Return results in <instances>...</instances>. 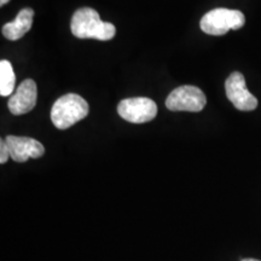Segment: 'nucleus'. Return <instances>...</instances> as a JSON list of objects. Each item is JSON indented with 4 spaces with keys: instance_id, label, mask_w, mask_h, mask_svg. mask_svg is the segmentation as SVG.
I'll return each instance as SVG.
<instances>
[{
    "instance_id": "nucleus-11",
    "label": "nucleus",
    "mask_w": 261,
    "mask_h": 261,
    "mask_svg": "<svg viewBox=\"0 0 261 261\" xmlns=\"http://www.w3.org/2000/svg\"><path fill=\"white\" fill-rule=\"evenodd\" d=\"M9 158H11V156H10V151L8 145H6V142L5 140H0V163L4 165V163L8 162Z\"/></svg>"
},
{
    "instance_id": "nucleus-3",
    "label": "nucleus",
    "mask_w": 261,
    "mask_h": 261,
    "mask_svg": "<svg viewBox=\"0 0 261 261\" xmlns=\"http://www.w3.org/2000/svg\"><path fill=\"white\" fill-rule=\"evenodd\" d=\"M246 23V17L238 10L225 8L214 9L207 12L201 19V29L205 34L224 35L228 31L241 29Z\"/></svg>"
},
{
    "instance_id": "nucleus-13",
    "label": "nucleus",
    "mask_w": 261,
    "mask_h": 261,
    "mask_svg": "<svg viewBox=\"0 0 261 261\" xmlns=\"http://www.w3.org/2000/svg\"><path fill=\"white\" fill-rule=\"evenodd\" d=\"M242 261H260V260H256V259H243Z\"/></svg>"
},
{
    "instance_id": "nucleus-4",
    "label": "nucleus",
    "mask_w": 261,
    "mask_h": 261,
    "mask_svg": "<svg viewBox=\"0 0 261 261\" xmlns=\"http://www.w3.org/2000/svg\"><path fill=\"white\" fill-rule=\"evenodd\" d=\"M205 104L207 99L202 90L191 85L177 87L166 99V107L171 112L198 113L203 110Z\"/></svg>"
},
{
    "instance_id": "nucleus-1",
    "label": "nucleus",
    "mask_w": 261,
    "mask_h": 261,
    "mask_svg": "<svg viewBox=\"0 0 261 261\" xmlns=\"http://www.w3.org/2000/svg\"><path fill=\"white\" fill-rule=\"evenodd\" d=\"M70 29L74 37L79 39H97L112 40L116 34L115 25L103 22L99 14L92 8H81L74 12L70 22Z\"/></svg>"
},
{
    "instance_id": "nucleus-5",
    "label": "nucleus",
    "mask_w": 261,
    "mask_h": 261,
    "mask_svg": "<svg viewBox=\"0 0 261 261\" xmlns=\"http://www.w3.org/2000/svg\"><path fill=\"white\" fill-rule=\"evenodd\" d=\"M117 113L128 122L145 123L154 120L158 115V106L150 98H127L119 103Z\"/></svg>"
},
{
    "instance_id": "nucleus-10",
    "label": "nucleus",
    "mask_w": 261,
    "mask_h": 261,
    "mask_svg": "<svg viewBox=\"0 0 261 261\" xmlns=\"http://www.w3.org/2000/svg\"><path fill=\"white\" fill-rule=\"evenodd\" d=\"M16 84V75L12 65L9 61L0 62V96L8 97L14 93Z\"/></svg>"
},
{
    "instance_id": "nucleus-9",
    "label": "nucleus",
    "mask_w": 261,
    "mask_h": 261,
    "mask_svg": "<svg viewBox=\"0 0 261 261\" xmlns=\"http://www.w3.org/2000/svg\"><path fill=\"white\" fill-rule=\"evenodd\" d=\"M34 18V10L31 8L22 9L15 21L3 25V35L9 40H18L31 31Z\"/></svg>"
},
{
    "instance_id": "nucleus-6",
    "label": "nucleus",
    "mask_w": 261,
    "mask_h": 261,
    "mask_svg": "<svg viewBox=\"0 0 261 261\" xmlns=\"http://www.w3.org/2000/svg\"><path fill=\"white\" fill-rule=\"evenodd\" d=\"M226 96L230 102L241 112H252L256 109L257 99L249 92L246 86V79L243 74L234 71L225 83Z\"/></svg>"
},
{
    "instance_id": "nucleus-12",
    "label": "nucleus",
    "mask_w": 261,
    "mask_h": 261,
    "mask_svg": "<svg viewBox=\"0 0 261 261\" xmlns=\"http://www.w3.org/2000/svg\"><path fill=\"white\" fill-rule=\"evenodd\" d=\"M10 2V0H0V5L4 6L5 4H8V3Z\"/></svg>"
},
{
    "instance_id": "nucleus-7",
    "label": "nucleus",
    "mask_w": 261,
    "mask_h": 261,
    "mask_svg": "<svg viewBox=\"0 0 261 261\" xmlns=\"http://www.w3.org/2000/svg\"><path fill=\"white\" fill-rule=\"evenodd\" d=\"M10 156L16 162H25L29 159H39L45 154V148L37 139L29 137L8 136L5 139Z\"/></svg>"
},
{
    "instance_id": "nucleus-8",
    "label": "nucleus",
    "mask_w": 261,
    "mask_h": 261,
    "mask_svg": "<svg viewBox=\"0 0 261 261\" xmlns=\"http://www.w3.org/2000/svg\"><path fill=\"white\" fill-rule=\"evenodd\" d=\"M38 98V90L37 84L34 80L27 79L22 81L19 86L16 89L15 93L11 94L8 108L10 113L14 115H23L34 109L35 104H37Z\"/></svg>"
},
{
    "instance_id": "nucleus-2",
    "label": "nucleus",
    "mask_w": 261,
    "mask_h": 261,
    "mask_svg": "<svg viewBox=\"0 0 261 261\" xmlns=\"http://www.w3.org/2000/svg\"><path fill=\"white\" fill-rule=\"evenodd\" d=\"M89 114V104L75 93L62 96L51 109V120L58 129H67L85 119Z\"/></svg>"
}]
</instances>
